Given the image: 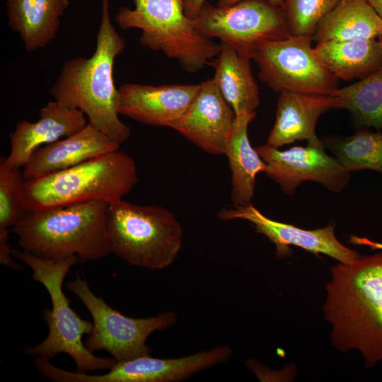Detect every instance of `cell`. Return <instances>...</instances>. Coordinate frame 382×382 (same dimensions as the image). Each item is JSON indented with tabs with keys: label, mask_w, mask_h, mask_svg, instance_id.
Here are the masks:
<instances>
[{
	"label": "cell",
	"mask_w": 382,
	"mask_h": 382,
	"mask_svg": "<svg viewBox=\"0 0 382 382\" xmlns=\"http://www.w3.org/2000/svg\"><path fill=\"white\" fill-rule=\"evenodd\" d=\"M216 216L223 221L243 219L253 224L257 233L265 236L274 244L275 254L279 258L290 255V245L301 248L315 254L328 255L340 263H350L361 255L337 239L335 226L332 224L314 230L301 228L267 217L252 204L229 209L221 208Z\"/></svg>",
	"instance_id": "obj_12"
},
{
	"label": "cell",
	"mask_w": 382,
	"mask_h": 382,
	"mask_svg": "<svg viewBox=\"0 0 382 382\" xmlns=\"http://www.w3.org/2000/svg\"><path fill=\"white\" fill-rule=\"evenodd\" d=\"M236 115L212 79L200 89L185 114L169 127L207 153L225 154Z\"/></svg>",
	"instance_id": "obj_13"
},
{
	"label": "cell",
	"mask_w": 382,
	"mask_h": 382,
	"mask_svg": "<svg viewBox=\"0 0 382 382\" xmlns=\"http://www.w3.org/2000/svg\"><path fill=\"white\" fill-rule=\"evenodd\" d=\"M323 305L340 351H359L366 367L382 361V253L332 267Z\"/></svg>",
	"instance_id": "obj_1"
},
{
	"label": "cell",
	"mask_w": 382,
	"mask_h": 382,
	"mask_svg": "<svg viewBox=\"0 0 382 382\" xmlns=\"http://www.w3.org/2000/svg\"><path fill=\"white\" fill-rule=\"evenodd\" d=\"M125 48V40L111 22L110 0H102L94 53L88 58L77 57L65 61L50 90L54 100L80 110L88 116V124L120 144L128 139L131 129L119 118L113 66Z\"/></svg>",
	"instance_id": "obj_2"
},
{
	"label": "cell",
	"mask_w": 382,
	"mask_h": 382,
	"mask_svg": "<svg viewBox=\"0 0 382 382\" xmlns=\"http://www.w3.org/2000/svg\"><path fill=\"white\" fill-rule=\"evenodd\" d=\"M207 0H185L184 11L186 16L192 20L199 14Z\"/></svg>",
	"instance_id": "obj_28"
},
{
	"label": "cell",
	"mask_w": 382,
	"mask_h": 382,
	"mask_svg": "<svg viewBox=\"0 0 382 382\" xmlns=\"http://www.w3.org/2000/svg\"><path fill=\"white\" fill-rule=\"evenodd\" d=\"M382 37V18L366 0H340L317 25L318 43Z\"/></svg>",
	"instance_id": "obj_22"
},
{
	"label": "cell",
	"mask_w": 382,
	"mask_h": 382,
	"mask_svg": "<svg viewBox=\"0 0 382 382\" xmlns=\"http://www.w3.org/2000/svg\"><path fill=\"white\" fill-rule=\"evenodd\" d=\"M250 61L221 42L219 54L207 64L214 69L212 81L236 115L255 112L260 105L259 88Z\"/></svg>",
	"instance_id": "obj_20"
},
{
	"label": "cell",
	"mask_w": 382,
	"mask_h": 382,
	"mask_svg": "<svg viewBox=\"0 0 382 382\" xmlns=\"http://www.w3.org/2000/svg\"><path fill=\"white\" fill-rule=\"evenodd\" d=\"M192 21L201 34L219 38L250 59L262 43L291 36L283 8L268 0H243L228 7L206 1Z\"/></svg>",
	"instance_id": "obj_9"
},
{
	"label": "cell",
	"mask_w": 382,
	"mask_h": 382,
	"mask_svg": "<svg viewBox=\"0 0 382 382\" xmlns=\"http://www.w3.org/2000/svg\"><path fill=\"white\" fill-rule=\"evenodd\" d=\"M106 239L110 253L129 265L158 270L169 267L178 255L183 229L165 207L121 199L109 204Z\"/></svg>",
	"instance_id": "obj_6"
},
{
	"label": "cell",
	"mask_w": 382,
	"mask_h": 382,
	"mask_svg": "<svg viewBox=\"0 0 382 382\" xmlns=\"http://www.w3.org/2000/svg\"><path fill=\"white\" fill-rule=\"evenodd\" d=\"M8 25L28 52L45 48L56 37L69 0H6Z\"/></svg>",
	"instance_id": "obj_18"
},
{
	"label": "cell",
	"mask_w": 382,
	"mask_h": 382,
	"mask_svg": "<svg viewBox=\"0 0 382 382\" xmlns=\"http://www.w3.org/2000/svg\"><path fill=\"white\" fill-rule=\"evenodd\" d=\"M120 144L88 124L78 132L37 148L24 166V180L65 170L120 149Z\"/></svg>",
	"instance_id": "obj_16"
},
{
	"label": "cell",
	"mask_w": 382,
	"mask_h": 382,
	"mask_svg": "<svg viewBox=\"0 0 382 382\" xmlns=\"http://www.w3.org/2000/svg\"><path fill=\"white\" fill-rule=\"evenodd\" d=\"M11 252L15 257L33 270V279L45 286L52 306V309L42 313L48 326L47 337L37 345L25 347L24 353L49 359L58 354L66 353L73 358L77 371L81 373L110 369L116 361L113 359L95 356L83 342V336L91 332L93 323L82 319L75 313L69 305L70 300L63 292L65 277L79 262L77 256L54 261L42 259L18 249H12Z\"/></svg>",
	"instance_id": "obj_5"
},
{
	"label": "cell",
	"mask_w": 382,
	"mask_h": 382,
	"mask_svg": "<svg viewBox=\"0 0 382 382\" xmlns=\"http://www.w3.org/2000/svg\"><path fill=\"white\" fill-rule=\"evenodd\" d=\"M340 0H284L283 10L291 35L312 36L318 23Z\"/></svg>",
	"instance_id": "obj_26"
},
{
	"label": "cell",
	"mask_w": 382,
	"mask_h": 382,
	"mask_svg": "<svg viewBox=\"0 0 382 382\" xmlns=\"http://www.w3.org/2000/svg\"><path fill=\"white\" fill-rule=\"evenodd\" d=\"M382 18V0H366Z\"/></svg>",
	"instance_id": "obj_31"
},
{
	"label": "cell",
	"mask_w": 382,
	"mask_h": 382,
	"mask_svg": "<svg viewBox=\"0 0 382 382\" xmlns=\"http://www.w3.org/2000/svg\"><path fill=\"white\" fill-rule=\"evenodd\" d=\"M24 179L18 167L0 158V229L16 224L26 211L24 204Z\"/></svg>",
	"instance_id": "obj_25"
},
{
	"label": "cell",
	"mask_w": 382,
	"mask_h": 382,
	"mask_svg": "<svg viewBox=\"0 0 382 382\" xmlns=\"http://www.w3.org/2000/svg\"><path fill=\"white\" fill-rule=\"evenodd\" d=\"M134 8L122 7L115 21L122 30H141L139 42L152 51L175 59L190 73L197 72L221 50L201 34L184 11L185 0H134Z\"/></svg>",
	"instance_id": "obj_7"
},
{
	"label": "cell",
	"mask_w": 382,
	"mask_h": 382,
	"mask_svg": "<svg viewBox=\"0 0 382 382\" xmlns=\"http://www.w3.org/2000/svg\"><path fill=\"white\" fill-rule=\"evenodd\" d=\"M255 116L256 112L236 115L224 154L232 174L231 199L235 207L252 204L256 175L267 168L248 138V125Z\"/></svg>",
	"instance_id": "obj_21"
},
{
	"label": "cell",
	"mask_w": 382,
	"mask_h": 382,
	"mask_svg": "<svg viewBox=\"0 0 382 382\" xmlns=\"http://www.w3.org/2000/svg\"><path fill=\"white\" fill-rule=\"evenodd\" d=\"M243 0H218L216 6L219 7H228ZM272 4L283 8L284 0H268Z\"/></svg>",
	"instance_id": "obj_30"
},
{
	"label": "cell",
	"mask_w": 382,
	"mask_h": 382,
	"mask_svg": "<svg viewBox=\"0 0 382 382\" xmlns=\"http://www.w3.org/2000/svg\"><path fill=\"white\" fill-rule=\"evenodd\" d=\"M330 96L333 108L348 110L358 125L382 129V69Z\"/></svg>",
	"instance_id": "obj_23"
},
{
	"label": "cell",
	"mask_w": 382,
	"mask_h": 382,
	"mask_svg": "<svg viewBox=\"0 0 382 382\" xmlns=\"http://www.w3.org/2000/svg\"><path fill=\"white\" fill-rule=\"evenodd\" d=\"M139 179L136 163L117 150L69 168L25 180L26 211L104 201L112 204L129 193Z\"/></svg>",
	"instance_id": "obj_4"
},
{
	"label": "cell",
	"mask_w": 382,
	"mask_h": 382,
	"mask_svg": "<svg viewBox=\"0 0 382 382\" xmlns=\"http://www.w3.org/2000/svg\"><path fill=\"white\" fill-rule=\"evenodd\" d=\"M349 242L356 245H367L373 250H382V243L376 242L366 238L350 236L349 237Z\"/></svg>",
	"instance_id": "obj_29"
},
{
	"label": "cell",
	"mask_w": 382,
	"mask_h": 382,
	"mask_svg": "<svg viewBox=\"0 0 382 382\" xmlns=\"http://www.w3.org/2000/svg\"><path fill=\"white\" fill-rule=\"evenodd\" d=\"M66 288L91 315L93 329L85 342L86 347L92 352L106 351L116 362L150 355L151 349L146 345L149 336L169 328L177 320L172 311L145 318L125 316L97 296L79 274L67 282Z\"/></svg>",
	"instance_id": "obj_8"
},
{
	"label": "cell",
	"mask_w": 382,
	"mask_h": 382,
	"mask_svg": "<svg viewBox=\"0 0 382 382\" xmlns=\"http://www.w3.org/2000/svg\"><path fill=\"white\" fill-rule=\"evenodd\" d=\"M315 52L337 79H364L382 69V37L318 43Z\"/></svg>",
	"instance_id": "obj_19"
},
{
	"label": "cell",
	"mask_w": 382,
	"mask_h": 382,
	"mask_svg": "<svg viewBox=\"0 0 382 382\" xmlns=\"http://www.w3.org/2000/svg\"><path fill=\"white\" fill-rule=\"evenodd\" d=\"M312 41V36L291 35L260 45L252 59L260 79L279 93L330 96L338 79L318 57Z\"/></svg>",
	"instance_id": "obj_10"
},
{
	"label": "cell",
	"mask_w": 382,
	"mask_h": 382,
	"mask_svg": "<svg viewBox=\"0 0 382 382\" xmlns=\"http://www.w3.org/2000/svg\"><path fill=\"white\" fill-rule=\"evenodd\" d=\"M333 108L330 96L281 92L277 103L276 119L267 144L279 148L297 140L320 141L316 133L317 122Z\"/></svg>",
	"instance_id": "obj_17"
},
{
	"label": "cell",
	"mask_w": 382,
	"mask_h": 382,
	"mask_svg": "<svg viewBox=\"0 0 382 382\" xmlns=\"http://www.w3.org/2000/svg\"><path fill=\"white\" fill-rule=\"evenodd\" d=\"M199 89L200 83H125L118 88V113L145 125L169 127L185 114Z\"/></svg>",
	"instance_id": "obj_14"
},
{
	"label": "cell",
	"mask_w": 382,
	"mask_h": 382,
	"mask_svg": "<svg viewBox=\"0 0 382 382\" xmlns=\"http://www.w3.org/2000/svg\"><path fill=\"white\" fill-rule=\"evenodd\" d=\"M109 203L91 201L25 211L12 227L19 246L40 258L60 260L76 255L80 262L110 254L106 239Z\"/></svg>",
	"instance_id": "obj_3"
},
{
	"label": "cell",
	"mask_w": 382,
	"mask_h": 382,
	"mask_svg": "<svg viewBox=\"0 0 382 382\" xmlns=\"http://www.w3.org/2000/svg\"><path fill=\"white\" fill-rule=\"evenodd\" d=\"M328 146L349 172L369 169L382 173V132L361 130L352 136L331 140Z\"/></svg>",
	"instance_id": "obj_24"
},
{
	"label": "cell",
	"mask_w": 382,
	"mask_h": 382,
	"mask_svg": "<svg viewBox=\"0 0 382 382\" xmlns=\"http://www.w3.org/2000/svg\"><path fill=\"white\" fill-rule=\"evenodd\" d=\"M8 238V229H0V263L14 270H22L23 267L12 260V249L9 245Z\"/></svg>",
	"instance_id": "obj_27"
},
{
	"label": "cell",
	"mask_w": 382,
	"mask_h": 382,
	"mask_svg": "<svg viewBox=\"0 0 382 382\" xmlns=\"http://www.w3.org/2000/svg\"><path fill=\"white\" fill-rule=\"evenodd\" d=\"M267 165L265 174L293 195L303 181H314L332 192L341 191L347 184L350 172L337 158L326 154L322 141L307 146H293L281 151L267 144L255 148Z\"/></svg>",
	"instance_id": "obj_11"
},
{
	"label": "cell",
	"mask_w": 382,
	"mask_h": 382,
	"mask_svg": "<svg viewBox=\"0 0 382 382\" xmlns=\"http://www.w3.org/2000/svg\"><path fill=\"white\" fill-rule=\"evenodd\" d=\"M88 125L85 114L79 109L49 101L40 111V119L18 122L9 134L11 151L6 161L16 167L24 166L39 147L71 136Z\"/></svg>",
	"instance_id": "obj_15"
}]
</instances>
